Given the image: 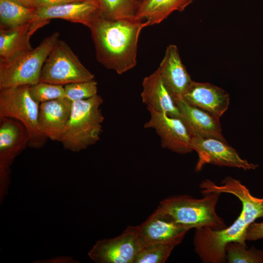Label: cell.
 <instances>
[{
  "mask_svg": "<svg viewBox=\"0 0 263 263\" xmlns=\"http://www.w3.org/2000/svg\"><path fill=\"white\" fill-rule=\"evenodd\" d=\"M200 188L202 193L231 194L238 198L242 204L239 216L230 226L221 230L207 227L195 229L194 250L202 262L227 263L225 251L227 244L238 242L246 244L247 228L256 219L263 217V198L254 197L239 180L230 176L225 177L220 185L210 179H205L200 183Z\"/></svg>",
  "mask_w": 263,
  "mask_h": 263,
  "instance_id": "1",
  "label": "cell"
},
{
  "mask_svg": "<svg viewBox=\"0 0 263 263\" xmlns=\"http://www.w3.org/2000/svg\"><path fill=\"white\" fill-rule=\"evenodd\" d=\"M149 22L138 19L111 20L100 12L88 28L94 44L97 61L106 68L122 75L137 63V46L142 30Z\"/></svg>",
  "mask_w": 263,
  "mask_h": 263,
  "instance_id": "2",
  "label": "cell"
},
{
  "mask_svg": "<svg viewBox=\"0 0 263 263\" xmlns=\"http://www.w3.org/2000/svg\"><path fill=\"white\" fill-rule=\"evenodd\" d=\"M103 101L97 94L72 102L70 117L59 141L65 149L79 152L100 140L104 120L100 109Z\"/></svg>",
  "mask_w": 263,
  "mask_h": 263,
  "instance_id": "3",
  "label": "cell"
},
{
  "mask_svg": "<svg viewBox=\"0 0 263 263\" xmlns=\"http://www.w3.org/2000/svg\"><path fill=\"white\" fill-rule=\"evenodd\" d=\"M221 194L205 193L199 199L187 195L172 196L160 202L158 207L174 222L189 229L207 227L221 230L227 225L216 211Z\"/></svg>",
  "mask_w": 263,
  "mask_h": 263,
  "instance_id": "4",
  "label": "cell"
},
{
  "mask_svg": "<svg viewBox=\"0 0 263 263\" xmlns=\"http://www.w3.org/2000/svg\"><path fill=\"white\" fill-rule=\"evenodd\" d=\"M59 37L55 32L36 48L0 61V89L38 83L44 63Z\"/></svg>",
  "mask_w": 263,
  "mask_h": 263,
  "instance_id": "5",
  "label": "cell"
},
{
  "mask_svg": "<svg viewBox=\"0 0 263 263\" xmlns=\"http://www.w3.org/2000/svg\"><path fill=\"white\" fill-rule=\"evenodd\" d=\"M29 85L0 89V116L19 121L29 134L28 147H43L48 139L40 132L38 124L40 103L31 96Z\"/></svg>",
  "mask_w": 263,
  "mask_h": 263,
  "instance_id": "6",
  "label": "cell"
},
{
  "mask_svg": "<svg viewBox=\"0 0 263 263\" xmlns=\"http://www.w3.org/2000/svg\"><path fill=\"white\" fill-rule=\"evenodd\" d=\"M94 77L70 46L58 39L44 63L40 81L65 86Z\"/></svg>",
  "mask_w": 263,
  "mask_h": 263,
  "instance_id": "7",
  "label": "cell"
},
{
  "mask_svg": "<svg viewBox=\"0 0 263 263\" xmlns=\"http://www.w3.org/2000/svg\"><path fill=\"white\" fill-rule=\"evenodd\" d=\"M144 245L137 226H129L118 236L98 241L89 256L99 263H133Z\"/></svg>",
  "mask_w": 263,
  "mask_h": 263,
  "instance_id": "8",
  "label": "cell"
},
{
  "mask_svg": "<svg viewBox=\"0 0 263 263\" xmlns=\"http://www.w3.org/2000/svg\"><path fill=\"white\" fill-rule=\"evenodd\" d=\"M191 147L197 153L198 159L195 170H201L206 164L237 168L244 170L255 169L258 165L242 159L226 141L214 138L193 136Z\"/></svg>",
  "mask_w": 263,
  "mask_h": 263,
  "instance_id": "9",
  "label": "cell"
},
{
  "mask_svg": "<svg viewBox=\"0 0 263 263\" xmlns=\"http://www.w3.org/2000/svg\"><path fill=\"white\" fill-rule=\"evenodd\" d=\"M148 110L150 118L144 126L145 128L155 130L160 138L163 148L181 154L192 151V136L181 118L171 117L153 110Z\"/></svg>",
  "mask_w": 263,
  "mask_h": 263,
  "instance_id": "10",
  "label": "cell"
},
{
  "mask_svg": "<svg viewBox=\"0 0 263 263\" xmlns=\"http://www.w3.org/2000/svg\"><path fill=\"white\" fill-rule=\"evenodd\" d=\"M100 12L98 0H87L61 5L36 8L31 25L34 34L38 29L48 23L51 19H59L88 26L94 17Z\"/></svg>",
  "mask_w": 263,
  "mask_h": 263,
  "instance_id": "11",
  "label": "cell"
},
{
  "mask_svg": "<svg viewBox=\"0 0 263 263\" xmlns=\"http://www.w3.org/2000/svg\"><path fill=\"white\" fill-rule=\"evenodd\" d=\"M29 134L19 121L0 116V175L2 182L9 178L15 158L28 146Z\"/></svg>",
  "mask_w": 263,
  "mask_h": 263,
  "instance_id": "12",
  "label": "cell"
},
{
  "mask_svg": "<svg viewBox=\"0 0 263 263\" xmlns=\"http://www.w3.org/2000/svg\"><path fill=\"white\" fill-rule=\"evenodd\" d=\"M137 227L144 244L174 242L180 244L190 230L174 222L158 207Z\"/></svg>",
  "mask_w": 263,
  "mask_h": 263,
  "instance_id": "13",
  "label": "cell"
},
{
  "mask_svg": "<svg viewBox=\"0 0 263 263\" xmlns=\"http://www.w3.org/2000/svg\"><path fill=\"white\" fill-rule=\"evenodd\" d=\"M157 69L175 102L183 98L192 80L181 61L176 45L170 44L167 47Z\"/></svg>",
  "mask_w": 263,
  "mask_h": 263,
  "instance_id": "14",
  "label": "cell"
},
{
  "mask_svg": "<svg viewBox=\"0 0 263 263\" xmlns=\"http://www.w3.org/2000/svg\"><path fill=\"white\" fill-rule=\"evenodd\" d=\"M189 105L219 118L228 109L229 94L223 89L208 83L192 81L183 96Z\"/></svg>",
  "mask_w": 263,
  "mask_h": 263,
  "instance_id": "15",
  "label": "cell"
},
{
  "mask_svg": "<svg viewBox=\"0 0 263 263\" xmlns=\"http://www.w3.org/2000/svg\"><path fill=\"white\" fill-rule=\"evenodd\" d=\"M72 102L62 98L40 104L38 124L48 139L59 142L69 121Z\"/></svg>",
  "mask_w": 263,
  "mask_h": 263,
  "instance_id": "16",
  "label": "cell"
},
{
  "mask_svg": "<svg viewBox=\"0 0 263 263\" xmlns=\"http://www.w3.org/2000/svg\"><path fill=\"white\" fill-rule=\"evenodd\" d=\"M183 121L193 136L214 138L226 141L224 137L219 118L197 107L183 98L175 102Z\"/></svg>",
  "mask_w": 263,
  "mask_h": 263,
  "instance_id": "17",
  "label": "cell"
},
{
  "mask_svg": "<svg viewBox=\"0 0 263 263\" xmlns=\"http://www.w3.org/2000/svg\"><path fill=\"white\" fill-rule=\"evenodd\" d=\"M142 84L141 96L147 110H153L171 117L180 118L179 109L164 85L158 69L146 76Z\"/></svg>",
  "mask_w": 263,
  "mask_h": 263,
  "instance_id": "18",
  "label": "cell"
},
{
  "mask_svg": "<svg viewBox=\"0 0 263 263\" xmlns=\"http://www.w3.org/2000/svg\"><path fill=\"white\" fill-rule=\"evenodd\" d=\"M32 22L11 28H0V61L32 48L30 43Z\"/></svg>",
  "mask_w": 263,
  "mask_h": 263,
  "instance_id": "19",
  "label": "cell"
},
{
  "mask_svg": "<svg viewBox=\"0 0 263 263\" xmlns=\"http://www.w3.org/2000/svg\"><path fill=\"white\" fill-rule=\"evenodd\" d=\"M194 0H142L136 19L147 21L150 25L158 24L172 13L184 11Z\"/></svg>",
  "mask_w": 263,
  "mask_h": 263,
  "instance_id": "20",
  "label": "cell"
},
{
  "mask_svg": "<svg viewBox=\"0 0 263 263\" xmlns=\"http://www.w3.org/2000/svg\"><path fill=\"white\" fill-rule=\"evenodd\" d=\"M36 8L16 0H0V28H11L32 22Z\"/></svg>",
  "mask_w": 263,
  "mask_h": 263,
  "instance_id": "21",
  "label": "cell"
},
{
  "mask_svg": "<svg viewBox=\"0 0 263 263\" xmlns=\"http://www.w3.org/2000/svg\"><path fill=\"white\" fill-rule=\"evenodd\" d=\"M100 13L111 20L133 19L140 4L138 0H98Z\"/></svg>",
  "mask_w": 263,
  "mask_h": 263,
  "instance_id": "22",
  "label": "cell"
},
{
  "mask_svg": "<svg viewBox=\"0 0 263 263\" xmlns=\"http://www.w3.org/2000/svg\"><path fill=\"white\" fill-rule=\"evenodd\" d=\"M178 242L144 244L137 254L133 263H164L169 257Z\"/></svg>",
  "mask_w": 263,
  "mask_h": 263,
  "instance_id": "23",
  "label": "cell"
},
{
  "mask_svg": "<svg viewBox=\"0 0 263 263\" xmlns=\"http://www.w3.org/2000/svg\"><path fill=\"white\" fill-rule=\"evenodd\" d=\"M225 251L228 263H263V250L254 246L248 249L246 244L231 242L226 245Z\"/></svg>",
  "mask_w": 263,
  "mask_h": 263,
  "instance_id": "24",
  "label": "cell"
},
{
  "mask_svg": "<svg viewBox=\"0 0 263 263\" xmlns=\"http://www.w3.org/2000/svg\"><path fill=\"white\" fill-rule=\"evenodd\" d=\"M29 91L32 98L40 104L65 97L64 86L48 82L39 81L30 86Z\"/></svg>",
  "mask_w": 263,
  "mask_h": 263,
  "instance_id": "25",
  "label": "cell"
},
{
  "mask_svg": "<svg viewBox=\"0 0 263 263\" xmlns=\"http://www.w3.org/2000/svg\"><path fill=\"white\" fill-rule=\"evenodd\" d=\"M64 86L65 97L72 102L90 98L97 94V82L94 79Z\"/></svg>",
  "mask_w": 263,
  "mask_h": 263,
  "instance_id": "26",
  "label": "cell"
},
{
  "mask_svg": "<svg viewBox=\"0 0 263 263\" xmlns=\"http://www.w3.org/2000/svg\"><path fill=\"white\" fill-rule=\"evenodd\" d=\"M263 239V222H253L249 225L245 234L246 241H257Z\"/></svg>",
  "mask_w": 263,
  "mask_h": 263,
  "instance_id": "27",
  "label": "cell"
},
{
  "mask_svg": "<svg viewBox=\"0 0 263 263\" xmlns=\"http://www.w3.org/2000/svg\"><path fill=\"white\" fill-rule=\"evenodd\" d=\"M87 0H36L37 8L66 4Z\"/></svg>",
  "mask_w": 263,
  "mask_h": 263,
  "instance_id": "28",
  "label": "cell"
},
{
  "mask_svg": "<svg viewBox=\"0 0 263 263\" xmlns=\"http://www.w3.org/2000/svg\"><path fill=\"white\" fill-rule=\"evenodd\" d=\"M20 3L29 7L36 8V0H16Z\"/></svg>",
  "mask_w": 263,
  "mask_h": 263,
  "instance_id": "29",
  "label": "cell"
},
{
  "mask_svg": "<svg viewBox=\"0 0 263 263\" xmlns=\"http://www.w3.org/2000/svg\"><path fill=\"white\" fill-rule=\"evenodd\" d=\"M140 2H141L142 0H138Z\"/></svg>",
  "mask_w": 263,
  "mask_h": 263,
  "instance_id": "30",
  "label": "cell"
}]
</instances>
